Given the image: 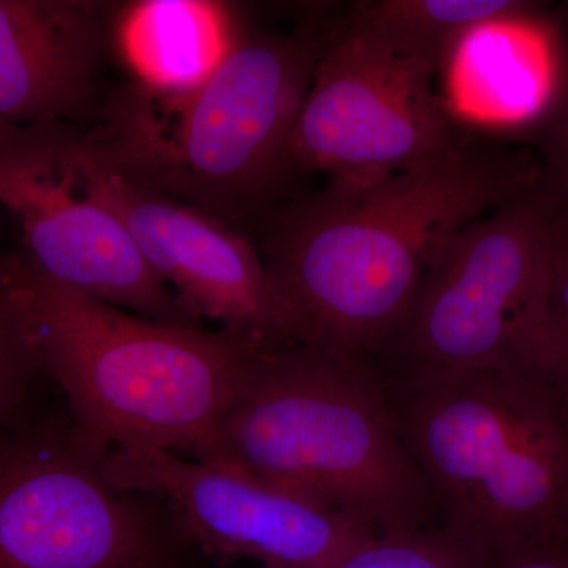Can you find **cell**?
<instances>
[{
	"label": "cell",
	"instance_id": "obj_1",
	"mask_svg": "<svg viewBox=\"0 0 568 568\" xmlns=\"http://www.w3.org/2000/svg\"><path fill=\"white\" fill-rule=\"evenodd\" d=\"M538 182L526 145L480 125L420 166L369 181L328 179L294 197L257 227L256 246L287 342L376 366L444 246Z\"/></svg>",
	"mask_w": 568,
	"mask_h": 568
},
{
	"label": "cell",
	"instance_id": "obj_2",
	"mask_svg": "<svg viewBox=\"0 0 568 568\" xmlns=\"http://www.w3.org/2000/svg\"><path fill=\"white\" fill-rule=\"evenodd\" d=\"M334 17L310 14L290 32L237 14L222 61L182 93L125 85L84 129L95 159L130 181L235 227L263 224L297 175L293 140ZM237 230V227H235Z\"/></svg>",
	"mask_w": 568,
	"mask_h": 568
},
{
	"label": "cell",
	"instance_id": "obj_3",
	"mask_svg": "<svg viewBox=\"0 0 568 568\" xmlns=\"http://www.w3.org/2000/svg\"><path fill=\"white\" fill-rule=\"evenodd\" d=\"M200 462L308 497L376 536L440 525L375 366L306 343L250 339L241 379Z\"/></svg>",
	"mask_w": 568,
	"mask_h": 568
},
{
	"label": "cell",
	"instance_id": "obj_4",
	"mask_svg": "<svg viewBox=\"0 0 568 568\" xmlns=\"http://www.w3.org/2000/svg\"><path fill=\"white\" fill-rule=\"evenodd\" d=\"M18 320L41 375L82 435L108 450L201 459L230 402L250 338L134 315L41 278L10 250Z\"/></svg>",
	"mask_w": 568,
	"mask_h": 568
},
{
	"label": "cell",
	"instance_id": "obj_5",
	"mask_svg": "<svg viewBox=\"0 0 568 568\" xmlns=\"http://www.w3.org/2000/svg\"><path fill=\"white\" fill-rule=\"evenodd\" d=\"M381 383L443 525L481 538L495 564L556 544L568 503L567 390L497 369Z\"/></svg>",
	"mask_w": 568,
	"mask_h": 568
},
{
	"label": "cell",
	"instance_id": "obj_6",
	"mask_svg": "<svg viewBox=\"0 0 568 568\" xmlns=\"http://www.w3.org/2000/svg\"><path fill=\"white\" fill-rule=\"evenodd\" d=\"M556 211L538 182L463 227L429 267L377 375L497 369L568 392L549 315Z\"/></svg>",
	"mask_w": 568,
	"mask_h": 568
},
{
	"label": "cell",
	"instance_id": "obj_7",
	"mask_svg": "<svg viewBox=\"0 0 568 568\" xmlns=\"http://www.w3.org/2000/svg\"><path fill=\"white\" fill-rule=\"evenodd\" d=\"M110 452L70 413L0 426V568H189L200 548L181 519L114 484Z\"/></svg>",
	"mask_w": 568,
	"mask_h": 568
},
{
	"label": "cell",
	"instance_id": "obj_8",
	"mask_svg": "<svg viewBox=\"0 0 568 568\" xmlns=\"http://www.w3.org/2000/svg\"><path fill=\"white\" fill-rule=\"evenodd\" d=\"M437 77L336 14L295 125L298 170L369 181L454 152L476 126L437 91Z\"/></svg>",
	"mask_w": 568,
	"mask_h": 568
},
{
	"label": "cell",
	"instance_id": "obj_9",
	"mask_svg": "<svg viewBox=\"0 0 568 568\" xmlns=\"http://www.w3.org/2000/svg\"><path fill=\"white\" fill-rule=\"evenodd\" d=\"M69 126H0V204L20 227L21 260L41 278L104 304L197 325L149 271L121 222L85 193Z\"/></svg>",
	"mask_w": 568,
	"mask_h": 568
},
{
	"label": "cell",
	"instance_id": "obj_10",
	"mask_svg": "<svg viewBox=\"0 0 568 568\" xmlns=\"http://www.w3.org/2000/svg\"><path fill=\"white\" fill-rule=\"evenodd\" d=\"M119 487L163 499L200 551L264 568H328L377 537L357 519L235 467L142 448L111 450Z\"/></svg>",
	"mask_w": 568,
	"mask_h": 568
},
{
	"label": "cell",
	"instance_id": "obj_11",
	"mask_svg": "<svg viewBox=\"0 0 568 568\" xmlns=\"http://www.w3.org/2000/svg\"><path fill=\"white\" fill-rule=\"evenodd\" d=\"M69 144L85 193L121 222L186 315L244 338L287 339L261 254L241 231L115 173L89 151L82 126L70 125Z\"/></svg>",
	"mask_w": 568,
	"mask_h": 568
},
{
	"label": "cell",
	"instance_id": "obj_12",
	"mask_svg": "<svg viewBox=\"0 0 568 568\" xmlns=\"http://www.w3.org/2000/svg\"><path fill=\"white\" fill-rule=\"evenodd\" d=\"M106 10L88 0H0V126H84L95 108Z\"/></svg>",
	"mask_w": 568,
	"mask_h": 568
},
{
	"label": "cell",
	"instance_id": "obj_13",
	"mask_svg": "<svg viewBox=\"0 0 568 568\" xmlns=\"http://www.w3.org/2000/svg\"><path fill=\"white\" fill-rule=\"evenodd\" d=\"M239 9L200 0H144L119 9L111 26L134 84L159 93L192 91L222 61Z\"/></svg>",
	"mask_w": 568,
	"mask_h": 568
},
{
	"label": "cell",
	"instance_id": "obj_14",
	"mask_svg": "<svg viewBox=\"0 0 568 568\" xmlns=\"http://www.w3.org/2000/svg\"><path fill=\"white\" fill-rule=\"evenodd\" d=\"M545 9V3L525 0H373L353 3L343 17L440 77L481 29L536 20Z\"/></svg>",
	"mask_w": 568,
	"mask_h": 568
},
{
	"label": "cell",
	"instance_id": "obj_15",
	"mask_svg": "<svg viewBox=\"0 0 568 568\" xmlns=\"http://www.w3.org/2000/svg\"><path fill=\"white\" fill-rule=\"evenodd\" d=\"M544 28L551 58L547 99L525 125L497 132L536 155L541 189L558 207L568 209V0L547 7Z\"/></svg>",
	"mask_w": 568,
	"mask_h": 568
},
{
	"label": "cell",
	"instance_id": "obj_16",
	"mask_svg": "<svg viewBox=\"0 0 568 568\" xmlns=\"http://www.w3.org/2000/svg\"><path fill=\"white\" fill-rule=\"evenodd\" d=\"M493 564L491 549L481 538L440 523L372 538L328 568H493Z\"/></svg>",
	"mask_w": 568,
	"mask_h": 568
},
{
	"label": "cell",
	"instance_id": "obj_17",
	"mask_svg": "<svg viewBox=\"0 0 568 568\" xmlns=\"http://www.w3.org/2000/svg\"><path fill=\"white\" fill-rule=\"evenodd\" d=\"M9 256L0 245V426L21 416L33 383L43 376L11 298Z\"/></svg>",
	"mask_w": 568,
	"mask_h": 568
},
{
	"label": "cell",
	"instance_id": "obj_18",
	"mask_svg": "<svg viewBox=\"0 0 568 568\" xmlns=\"http://www.w3.org/2000/svg\"><path fill=\"white\" fill-rule=\"evenodd\" d=\"M549 315L558 335L568 373V209L558 207L549 244Z\"/></svg>",
	"mask_w": 568,
	"mask_h": 568
},
{
	"label": "cell",
	"instance_id": "obj_19",
	"mask_svg": "<svg viewBox=\"0 0 568 568\" xmlns=\"http://www.w3.org/2000/svg\"><path fill=\"white\" fill-rule=\"evenodd\" d=\"M493 568H568V558L558 548L540 547L507 556Z\"/></svg>",
	"mask_w": 568,
	"mask_h": 568
},
{
	"label": "cell",
	"instance_id": "obj_20",
	"mask_svg": "<svg viewBox=\"0 0 568 568\" xmlns=\"http://www.w3.org/2000/svg\"><path fill=\"white\" fill-rule=\"evenodd\" d=\"M552 547L558 548L560 552L568 558V503L566 507V515H564L562 528H560L558 540Z\"/></svg>",
	"mask_w": 568,
	"mask_h": 568
}]
</instances>
